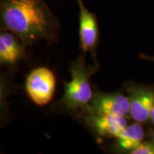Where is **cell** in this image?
Segmentation results:
<instances>
[{"label": "cell", "mask_w": 154, "mask_h": 154, "mask_svg": "<svg viewBox=\"0 0 154 154\" xmlns=\"http://www.w3.org/2000/svg\"><path fill=\"white\" fill-rule=\"evenodd\" d=\"M130 100L128 96L116 92L106 94L96 92L91 99L82 110L84 113L126 116L130 113Z\"/></svg>", "instance_id": "obj_4"}, {"label": "cell", "mask_w": 154, "mask_h": 154, "mask_svg": "<svg viewBox=\"0 0 154 154\" xmlns=\"http://www.w3.org/2000/svg\"><path fill=\"white\" fill-rule=\"evenodd\" d=\"M153 141H154V135H153Z\"/></svg>", "instance_id": "obj_13"}, {"label": "cell", "mask_w": 154, "mask_h": 154, "mask_svg": "<svg viewBox=\"0 0 154 154\" xmlns=\"http://www.w3.org/2000/svg\"><path fill=\"white\" fill-rule=\"evenodd\" d=\"M126 91L130 100V114L134 120L143 123L150 119L154 106V86L129 84Z\"/></svg>", "instance_id": "obj_5"}, {"label": "cell", "mask_w": 154, "mask_h": 154, "mask_svg": "<svg viewBox=\"0 0 154 154\" xmlns=\"http://www.w3.org/2000/svg\"><path fill=\"white\" fill-rule=\"evenodd\" d=\"M144 135L143 128L138 122L128 125L116 137L118 146L130 153L143 141Z\"/></svg>", "instance_id": "obj_9"}, {"label": "cell", "mask_w": 154, "mask_h": 154, "mask_svg": "<svg viewBox=\"0 0 154 154\" xmlns=\"http://www.w3.org/2000/svg\"><path fill=\"white\" fill-rule=\"evenodd\" d=\"M140 57L143 59H147V60H150V61H154V57H149V56H146L144 54H140Z\"/></svg>", "instance_id": "obj_11"}, {"label": "cell", "mask_w": 154, "mask_h": 154, "mask_svg": "<svg viewBox=\"0 0 154 154\" xmlns=\"http://www.w3.org/2000/svg\"><path fill=\"white\" fill-rule=\"evenodd\" d=\"M150 119H151L152 123L154 124V106L153 109H152L151 113V117H150Z\"/></svg>", "instance_id": "obj_12"}, {"label": "cell", "mask_w": 154, "mask_h": 154, "mask_svg": "<svg viewBox=\"0 0 154 154\" xmlns=\"http://www.w3.org/2000/svg\"><path fill=\"white\" fill-rule=\"evenodd\" d=\"M24 46L17 36L9 31H2L0 34V62L14 65L24 54Z\"/></svg>", "instance_id": "obj_8"}, {"label": "cell", "mask_w": 154, "mask_h": 154, "mask_svg": "<svg viewBox=\"0 0 154 154\" xmlns=\"http://www.w3.org/2000/svg\"><path fill=\"white\" fill-rule=\"evenodd\" d=\"M99 69L98 65L86 64L84 55L79 56L70 66L72 80L64 84V94L61 103L72 111H82L93 96L90 79Z\"/></svg>", "instance_id": "obj_2"}, {"label": "cell", "mask_w": 154, "mask_h": 154, "mask_svg": "<svg viewBox=\"0 0 154 154\" xmlns=\"http://www.w3.org/2000/svg\"><path fill=\"white\" fill-rule=\"evenodd\" d=\"M2 27L18 37L24 47L42 39L57 42L59 19L44 0H1Z\"/></svg>", "instance_id": "obj_1"}, {"label": "cell", "mask_w": 154, "mask_h": 154, "mask_svg": "<svg viewBox=\"0 0 154 154\" xmlns=\"http://www.w3.org/2000/svg\"><path fill=\"white\" fill-rule=\"evenodd\" d=\"M86 122L93 128L99 136L116 138L128 126L125 116L84 113Z\"/></svg>", "instance_id": "obj_7"}, {"label": "cell", "mask_w": 154, "mask_h": 154, "mask_svg": "<svg viewBox=\"0 0 154 154\" xmlns=\"http://www.w3.org/2000/svg\"><path fill=\"white\" fill-rule=\"evenodd\" d=\"M26 91L36 105L44 106L52 99L56 88V77L50 69L38 67L34 69L26 79Z\"/></svg>", "instance_id": "obj_3"}, {"label": "cell", "mask_w": 154, "mask_h": 154, "mask_svg": "<svg viewBox=\"0 0 154 154\" xmlns=\"http://www.w3.org/2000/svg\"><path fill=\"white\" fill-rule=\"evenodd\" d=\"M131 154H154V141H143L136 149L130 152Z\"/></svg>", "instance_id": "obj_10"}, {"label": "cell", "mask_w": 154, "mask_h": 154, "mask_svg": "<svg viewBox=\"0 0 154 154\" xmlns=\"http://www.w3.org/2000/svg\"><path fill=\"white\" fill-rule=\"evenodd\" d=\"M79 7V38L84 55L86 52L94 56L99 42V30L97 18L88 11L83 0H76Z\"/></svg>", "instance_id": "obj_6"}]
</instances>
